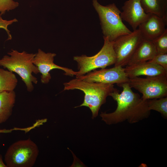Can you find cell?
<instances>
[{
  "label": "cell",
  "instance_id": "6da1fadb",
  "mask_svg": "<svg viewBox=\"0 0 167 167\" xmlns=\"http://www.w3.org/2000/svg\"><path fill=\"white\" fill-rule=\"evenodd\" d=\"M118 86L122 88L121 93L116 89L109 96L117 103V107L113 112H101L102 120L106 124L111 125L127 120L130 123L139 122L149 116L150 110L148 100H144L137 93L133 92L128 83Z\"/></svg>",
  "mask_w": 167,
  "mask_h": 167
},
{
  "label": "cell",
  "instance_id": "7a4b0ae2",
  "mask_svg": "<svg viewBox=\"0 0 167 167\" xmlns=\"http://www.w3.org/2000/svg\"><path fill=\"white\" fill-rule=\"evenodd\" d=\"M64 91L78 89L84 94L83 103L77 108L86 106L89 108L92 118L96 117L101 105L106 102L107 97L116 88L113 84L89 82L76 78L63 84Z\"/></svg>",
  "mask_w": 167,
  "mask_h": 167
},
{
  "label": "cell",
  "instance_id": "3957f363",
  "mask_svg": "<svg viewBox=\"0 0 167 167\" xmlns=\"http://www.w3.org/2000/svg\"><path fill=\"white\" fill-rule=\"evenodd\" d=\"M7 54L8 55H4L0 59V66L17 74L25 84L27 91L32 92L34 88L33 84H36L38 82L37 78L32 73H39L33 62L36 54L12 49Z\"/></svg>",
  "mask_w": 167,
  "mask_h": 167
},
{
  "label": "cell",
  "instance_id": "277c9868",
  "mask_svg": "<svg viewBox=\"0 0 167 167\" xmlns=\"http://www.w3.org/2000/svg\"><path fill=\"white\" fill-rule=\"evenodd\" d=\"M92 4L98 14L103 36L113 41L121 36L131 33L123 23L121 11L115 3L104 6L97 0H92Z\"/></svg>",
  "mask_w": 167,
  "mask_h": 167
},
{
  "label": "cell",
  "instance_id": "5b68a950",
  "mask_svg": "<svg viewBox=\"0 0 167 167\" xmlns=\"http://www.w3.org/2000/svg\"><path fill=\"white\" fill-rule=\"evenodd\" d=\"M104 45L100 51L92 56L84 55L75 56L73 59L77 63L78 71L76 77L84 75L96 69L105 68L108 66L114 64L116 55L113 46V41L103 36Z\"/></svg>",
  "mask_w": 167,
  "mask_h": 167
},
{
  "label": "cell",
  "instance_id": "8992f818",
  "mask_svg": "<svg viewBox=\"0 0 167 167\" xmlns=\"http://www.w3.org/2000/svg\"><path fill=\"white\" fill-rule=\"evenodd\" d=\"M39 154L36 144L28 138L11 145L5 153L4 161L7 167H32Z\"/></svg>",
  "mask_w": 167,
  "mask_h": 167
},
{
  "label": "cell",
  "instance_id": "52a82bcc",
  "mask_svg": "<svg viewBox=\"0 0 167 167\" xmlns=\"http://www.w3.org/2000/svg\"><path fill=\"white\" fill-rule=\"evenodd\" d=\"M130 87L142 94L144 100L167 97V75L129 78Z\"/></svg>",
  "mask_w": 167,
  "mask_h": 167
},
{
  "label": "cell",
  "instance_id": "ba28073f",
  "mask_svg": "<svg viewBox=\"0 0 167 167\" xmlns=\"http://www.w3.org/2000/svg\"><path fill=\"white\" fill-rule=\"evenodd\" d=\"M138 29L129 34L122 35L113 41L116 55L114 66H126L138 45L143 39Z\"/></svg>",
  "mask_w": 167,
  "mask_h": 167
},
{
  "label": "cell",
  "instance_id": "9c48e42d",
  "mask_svg": "<svg viewBox=\"0 0 167 167\" xmlns=\"http://www.w3.org/2000/svg\"><path fill=\"white\" fill-rule=\"evenodd\" d=\"M76 78L89 82L113 84H116L118 86L121 84L128 83L129 79L124 68L121 66L101 69L99 70H95Z\"/></svg>",
  "mask_w": 167,
  "mask_h": 167
},
{
  "label": "cell",
  "instance_id": "30bf717a",
  "mask_svg": "<svg viewBox=\"0 0 167 167\" xmlns=\"http://www.w3.org/2000/svg\"><path fill=\"white\" fill-rule=\"evenodd\" d=\"M56 55V54L54 53H46L40 49H38L37 52L36 54L33 62L41 74V81L42 84H47L49 82L51 79L49 72L53 69L62 70L65 72L64 74L67 76H73L76 75L77 71L55 64L54 60Z\"/></svg>",
  "mask_w": 167,
  "mask_h": 167
},
{
  "label": "cell",
  "instance_id": "8fae6325",
  "mask_svg": "<svg viewBox=\"0 0 167 167\" xmlns=\"http://www.w3.org/2000/svg\"><path fill=\"white\" fill-rule=\"evenodd\" d=\"M121 16L122 20L128 23L133 30L148 17L141 5V0H127L122 7Z\"/></svg>",
  "mask_w": 167,
  "mask_h": 167
},
{
  "label": "cell",
  "instance_id": "7c38bea8",
  "mask_svg": "<svg viewBox=\"0 0 167 167\" xmlns=\"http://www.w3.org/2000/svg\"><path fill=\"white\" fill-rule=\"evenodd\" d=\"M167 21L154 14H149L147 18L138 26L143 39L152 41L167 29Z\"/></svg>",
  "mask_w": 167,
  "mask_h": 167
},
{
  "label": "cell",
  "instance_id": "4fadbf2b",
  "mask_svg": "<svg viewBox=\"0 0 167 167\" xmlns=\"http://www.w3.org/2000/svg\"><path fill=\"white\" fill-rule=\"evenodd\" d=\"M125 71L129 78L141 75L152 76L167 75V71L162 67L149 61L126 66Z\"/></svg>",
  "mask_w": 167,
  "mask_h": 167
},
{
  "label": "cell",
  "instance_id": "5bb4252c",
  "mask_svg": "<svg viewBox=\"0 0 167 167\" xmlns=\"http://www.w3.org/2000/svg\"><path fill=\"white\" fill-rule=\"evenodd\" d=\"M156 54L157 52L152 41L143 39L126 66L150 61Z\"/></svg>",
  "mask_w": 167,
  "mask_h": 167
},
{
  "label": "cell",
  "instance_id": "9a60e30c",
  "mask_svg": "<svg viewBox=\"0 0 167 167\" xmlns=\"http://www.w3.org/2000/svg\"><path fill=\"white\" fill-rule=\"evenodd\" d=\"M16 97L14 91L0 93V124L5 122L11 116Z\"/></svg>",
  "mask_w": 167,
  "mask_h": 167
},
{
  "label": "cell",
  "instance_id": "2e32d148",
  "mask_svg": "<svg viewBox=\"0 0 167 167\" xmlns=\"http://www.w3.org/2000/svg\"><path fill=\"white\" fill-rule=\"evenodd\" d=\"M147 14H154L167 21V0H141Z\"/></svg>",
  "mask_w": 167,
  "mask_h": 167
},
{
  "label": "cell",
  "instance_id": "e0dca14e",
  "mask_svg": "<svg viewBox=\"0 0 167 167\" xmlns=\"http://www.w3.org/2000/svg\"><path fill=\"white\" fill-rule=\"evenodd\" d=\"M18 79L12 72L0 68V93L14 91Z\"/></svg>",
  "mask_w": 167,
  "mask_h": 167
},
{
  "label": "cell",
  "instance_id": "ac0fdd59",
  "mask_svg": "<svg viewBox=\"0 0 167 167\" xmlns=\"http://www.w3.org/2000/svg\"><path fill=\"white\" fill-rule=\"evenodd\" d=\"M148 106L151 111L153 110L160 113L165 118H167V97L148 100Z\"/></svg>",
  "mask_w": 167,
  "mask_h": 167
},
{
  "label": "cell",
  "instance_id": "d6986e66",
  "mask_svg": "<svg viewBox=\"0 0 167 167\" xmlns=\"http://www.w3.org/2000/svg\"><path fill=\"white\" fill-rule=\"evenodd\" d=\"M152 42L157 54H167V29L161 35Z\"/></svg>",
  "mask_w": 167,
  "mask_h": 167
},
{
  "label": "cell",
  "instance_id": "ffe728a7",
  "mask_svg": "<svg viewBox=\"0 0 167 167\" xmlns=\"http://www.w3.org/2000/svg\"><path fill=\"white\" fill-rule=\"evenodd\" d=\"M19 4L18 2L13 0H0V15H2L6 11L15 9Z\"/></svg>",
  "mask_w": 167,
  "mask_h": 167
},
{
  "label": "cell",
  "instance_id": "44dd1931",
  "mask_svg": "<svg viewBox=\"0 0 167 167\" xmlns=\"http://www.w3.org/2000/svg\"><path fill=\"white\" fill-rule=\"evenodd\" d=\"M149 61L162 67L167 71V54H158Z\"/></svg>",
  "mask_w": 167,
  "mask_h": 167
},
{
  "label": "cell",
  "instance_id": "7402d4cb",
  "mask_svg": "<svg viewBox=\"0 0 167 167\" xmlns=\"http://www.w3.org/2000/svg\"><path fill=\"white\" fill-rule=\"evenodd\" d=\"M17 21L18 20L16 19L7 20L3 19L1 16L0 17V28L3 29L6 32L8 36L7 40H11L12 38L10 31L8 29V26Z\"/></svg>",
  "mask_w": 167,
  "mask_h": 167
},
{
  "label": "cell",
  "instance_id": "603a6c76",
  "mask_svg": "<svg viewBox=\"0 0 167 167\" xmlns=\"http://www.w3.org/2000/svg\"><path fill=\"white\" fill-rule=\"evenodd\" d=\"M14 130H22L24 131L25 132H26L27 131V128H15L13 129H0V133H9L11 132L12 131Z\"/></svg>",
  "mask_w": 167,
  "mask_h": 167
},
{
  "label": "cell",
  "instance_id": "cb8c5ba5",
  "mask_svg": "<svg viewBox=\"0 0 167 167\" xmlns=\"http://www.w3.org/2000/svg\"><path fill=\"white\" fill-rule=\"evenodd\" d=\"M0 167H7L6 165L3 162L2 156L1 154H0Z\"/></svg>",
  "mask_w": 167,
  "mask_h": 167
},
{
  "label": "cell",
  "instance_id": "d4e9b609",
  "mask_svg": "<svg viewBox=\"0 0 167 167\" xmlns=\"http://www.w3.org/2000/svg\"><path fill=\"white\" fill-rule=\"evenodd\" d=\"M1 16V15H0V16Z\"/></svg>",
  "mask_w": 167,
  "mask_h": 167
}]
</instances>
